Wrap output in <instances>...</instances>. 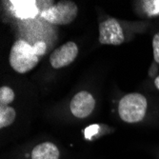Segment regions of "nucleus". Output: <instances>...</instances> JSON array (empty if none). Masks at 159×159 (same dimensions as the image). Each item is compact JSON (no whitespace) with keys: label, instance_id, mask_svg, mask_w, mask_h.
I'll use <instances>...</instances> for the list:
<instances>
[{"label":"nucleus","instance_id":"nucleus-9","mask_svg":"<svg viewBox=\"0 0 159 159\" xmlns=\"http://www.w3.org/2000/svg\"><path fill=\"white\" fill-rule=\"evenodd\" d=\"M16 110L8 105H0V128L11 125L16 119Z\"/></svg>","mask_w":159,"mask_h":159},{"label":"nucleus","instance_id":"nucleus-15","mask_svg":"<svg viewBox=\"0 0 159 159\" xmlns=\"http://www.w3.org/2000/svg\"><path fill=\"white\" fill-rule=\"evenodd\" d=\"M154 84H155V87H156V88L159 90V75L155 78V80H154Z\"/></svg>","mask_w":159,"mask_h":159},{"label":"nucleus","instance_id":"nucleus-5","mask_svg":"<svg viewBox=\"0 0 159 159\" xmlns=\"http://www.w3.org/2000/svg\"><path fill=\"white\" fill-rule=\"evenodd\" d=\"M78 54V48L75 42H67L54 50L50 56V63L54 69H61L71 64Z\"/></svg>","mask_w":159,"mask_h":159},{"label":"nucleus","instance_id":"nucleus-10","mask_svg":"<svg viewBox=\"0 0 159 159\" xmlns=\"http://www.w3.org/2000/svg\"><path fill=\"white\" fill-rule=\"evenodd\" d=\"M14 100V93L9 87H1L0 89V105H8Z\"/></svg>","mask_w":159,"mask_h":159},{"label":"nucleus","instance_id":"nucleus-8","mask_svg":"<svg viewBox=\"0 0 159 159\" xmlns=\"http://www.w3.org/2000/svg\"><path fill=\"white\" fill-rule=\"evenodd\" d=\"M32 159H59V151L51 142L41 143L34 148Z\"/></svg>","mask_w":159,"mask_h":159},{"label":"nucleus","instance_id":"nucleus-13","mask_svg":"<svg viewBox=\"0 0 159 159\" xmlns=\"http://www.w3.org/2000/svg\"><path fill=\"white\" fill-rule=\"evenodd\" d=\"M34 48V51L35 52V54L39 57L43 54L46 53V51H47V46H46V43L43 42V41H40V42H37L33 46Z\"/></svg>","mask_w":159,"mask_h":159},{"label":"nucleus","instance_id":"nucleus-6","mask_svg":"<svg viewBox=\"0 0 159 159\" xmlns=\"http://www.w3.org/2000/svg\"><path fill=\"white\" fill-rule=\"evenodd\" d=\"M95 107V100L93 95L86 92L82 91L76 93L70 101V111L75 117L84 118L89 116L93 112Z\"/></svg>","mask_w":159,"mask_h":159},{"label":"nucleus","instance_id":"nucleus-14","mask_svg":"<svg viewBox=\"0 0 159 159\" xmlns=\"http://www.w3.org/2000/svg\"><path fill=\"white\" fill-rule=\"evenodd\" d=\"M99 129V126L97 124L92 125L88 128L85 129V137L87 139H91L93 137V135H94Z\"/></svg>","mask_w":159,"mask_h":159},{"label":"nucleus","instance_id":"nucleus-4","mask_svg":"<svg viewBox=\"0 0 159 159\" xmlns=\"http://www.w3.org/2000/svg\"><path fill=\"white\" fill-rule=\"evenodd\" d=\"M124 34L119 22L109 18L99 25V42L105 45H120L124 42Z\"/></svg>","mask_w":159,"mask_h":159},{"label":"nucleus","instance_id":"nucleus-11","mask_svg":"<svg viewBox=\"0 0 159 159\" xmlns=\"http://www.w3.org/2000/svg\"><path fill=\"white\" fill-rule=\"evenodd\" d=\"M144 6L150 16H155L159 13V1H144Z\"/></svg>","mask_w":159,"mask_h":159},{"label":"nucleus","instance_id":"nucleus-3","mask_svg":"<svg viewBox=\"0 0 159 159\" xmlns=\"http://www.w3.org/2000/svg\"><path fill=\"white\" fill-rule=\"evenodd\" d=\"M78 8L73 1H60L41 11V17L53 25H67L77 16Z\"/></svg>","mask_w":159,"mask_h":159},{"label":"nucleus","instance_id":"nucleus-2","mask_svg":"<svg viewBox=\"0 0 159 159\" xmlns=\"http://www.w3.org/2000/svg\"><path fill=\"white\" fill-rule=\"evenodd\" d=\"M147 106V99L143 94L137 93L126 94L119 102V115L125 122H139L145 117Z\"/></svg>","mask_w":159,"mask_h":159},{"label":"nucleus","instance_id":"nucleus-7","mask_svg":"<svg viewBox=\"0 0 159 159\" xmlns=\"http://www.w3.org/2000/svg\"><path fill=\"white\" fill-rule=\"evenodd\" d=\"M11 5L13 14L18 18H34L38 14L37 2L34 0H14Z\"/></svg>","mask_w":159,"mask_h":159},{"label":"nucleus","instance_id":"nucleus-12","mask_svg":"<svg viewBox=\"0 0 159 159\" xmlns=\"http://www.w3.org/2000/svg\"><path fill=\"white\" fill-rule=\"evenodd\" d=\"M152 48H153V57L156 63L159 64V33L153 36L152 39Z\"/></svg>","mask_w":159,"mask_h":159},{"label":"nucleus","instance_id":"nucleus-1","mask_svg":"<svg viewBox=\"0 0 159 159\" xmlns=\"http://www.w3.org/2000/svg\"><path fill=\"white\" fill-rule=\"evenodd\" d=\"M39 57L35 54L33 46L24 40H18L12 45L9 56L11 67L19 74H26L38 63Z\"/></svg>","mask_w":159,"mask_h":159}]
</instances>
